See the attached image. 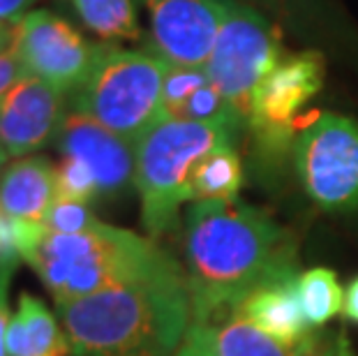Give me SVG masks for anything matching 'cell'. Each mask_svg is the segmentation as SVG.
Returning <instances> with one entry per match:
<instances>
[{
	"mask_svg": "<svg viewBox=\"0 0 358 356\" xmlns=\"http://www.w3.org/2000/svg\"><path fill=\"white\" fill-rule=\"evenodd\" d=\"M182 248L192 324L236 313L255 292L301 276L294 234L238 199L194 201Z\"/></svg>",
	"mask_w": 358,
	"mask_h": 356,
	"instance_id": "6da1fadb",
	"label": "cell"
},
{
	"mask_svg": "<svg viewBox=\"0 0 358 356\" xmlns=\"http://www.w3.org/2000/svg\"><path fill=\"white\" fill-rule=\"evenodd\" d=\"M72 356H176L192 327L185 269L56 303Z\"/></svg>",
	"mask_w": 358,
	"mask_h": 356,
	"instance_id": "7a4b0ae2",
	"label": "cell"
},
{
	"mask_svg": "<svg viewBox=\"0 0 358 356\" xmlns=\"http://www.w3.org/2000/svg\"><path fill=\"white\" fill-rule=\"evenodd\" d=\"M28 266L37 271L56 303L182 271L153 238L104 222L81 234L47 229Z\"/></svg>",
	"mask_w": 358,
	"mask_h": 356,
	"instance_id": "3957f363",
	"label": "cell"
},
{
	"mask_svg": "<svg viewBox=\"0 0 358 356\" xmlns=\"http://www.w3.org/2000/svg\"><path fill=\"white\" fill-rule=\"evenodd\" d=\"M245 130L236 120L194 123L164 116L136 141L134 190L141 201V222L150 238H162L178 227L194 166L220 146H236Z\"/></svg>",
	"mask_w": 358,
	"mask_h": 356,
	"instance_id": "277c9868",
	"label": "cell"
},
{
	"mask_svg": "<svg viewBox=\"0 0 358 356\" xmlns=\"http://www.w3.org/2000/svg\"><path fill=\"white\" fill-rule=\"evenodd\" d=\"M169 63L155 51L100 44L93 70L72 93V107L118 137L136 143L164 118V77Z\"/></svg>",
	"mask_w": 358,
	"mask_h": 356,
	"instance_id": "5b68a950",
	"label": "cell"
},
{
	"mask_svg": "<svg viewBox=\"0 0 358 356\" xmlns=\"http://www.w3.org/2000/svg\"><path fill=\"white\" fill-rule=\"evenodd\" d=\"M282 56L278 28L257 10L236 0H220V30L206 74L224 100L248 123L252 95Z\"/></svg>",
	"mask_w": 358,
	"mask_h": 356,
	"instance_id": "8992f818",
	"label": "cell"
},
{
	"mask_svg": "<svg viewBox=\"0 0 358 356\" xmlns=\"http://www.w3.org/2000/svg\"><path fill=\"white\" fill-rule=\"evenodd\" d=\"M324 88V58L317 51L285 56L259 81L245 130L262 164H280L292 153L303 111Z\"/></svg>",
	"mask_w": 358,
	"mask_h": 356,
	"instance_id": "52a82bcc",
	"label": "cell"
},
{
	"mask_svg": "<svg viewBox=\"0 0 358 356\" xmlns=\"http://www.w3.org/2000/svg\"><path fill=\"white\" fill-rule=\"evenodd\" d=\"M299 183L326 213H358V123L340 113H315L294 141Z\"/></svg>",
	"mask_w": 358,
	"mask_h": 356,
	"instance_id": "ba28073f",
	"label": "cell"
},
{
	"mask_svg": "<svg viewBox=\"0 0 358 356\" xmlns=\"http://www.w3.org/2000/svg\"><path fill=\"white\" fill-rule=\"evenodd\" d=\"M14 49L26 74L74 93L93 70L100 44H90L70 21L49 10H30L14 24Z\"/></svg>",
	"mask_w": 358,
	"mask_h": 356,
	"instance_id": "9c48e42d",
	"label": "cell"
},
{
	"mask_svg": "<svg viewBox=\"0 0 358 356\" xmlns=\"http://www.w3.org/2000/svg\"><path fill=\"white\" fill-rule=\"evenodd\" d=\"M153 51L178 67H206L220 30V0H143Z\"/></svg>",
	"mask_w": 358,
	"mask_h": 356,
	"instance_id": "30bf717a",
	"label": "cell"
},
{
	"mask_svg": "<svg viewBox=\"0 0 358 356\" xmlns=\"http://www.w3.org/2000/svg\"><path fill=\"white\" fill-rule=\"evenodd\" d=\"M60 155L77 157L93 171L100 199H116L134 185L136 143L118 137L79 111L65 113L56 134Z\"/></svg>",
	"mask_w": 358,
	"mask_h": 356,
	"instance_id": "8fae6325",
	"label": "cell"
},
{
	"mask_svg": "<svg viewBox=\"0 0 358 356\" xmlns=\"http://www.w3.org/2000/svg\"><path fill=\"white\" fill-rule=\"evenodd\" d=\"M63 95L51 83L26 74L0 100V143L10 157H26L56 139L65 120Z\"/></svg>",
	"mask_w": 358,
	"mask_h": 356,
	"instance_id": "7c38bea8",
	"label": "cell"
},
{
	"mask_svg": "<svg viewBox=\"0 0 358 356\" xmlns=\"http://www.w3.org/2000/svg\"><path fill=\"white\" fill-rule=\"evenodd\" d=\"M56 197V166L44 155L19 157L0 176V206L14 218L42 222Z\"/></svg>",
	"mask_w": 358,
	"mask_h": 356,
	"instance_id": "4fadbf2b",
	"label": "cell"
},
{
	"mask_svg": "<svg viewBox=\"0 0 358 356\" xmlns=\"http://www.w3.org/2000/svg\"><path fill=\"white\" fill-rule=\"evenodd\" d=\"M296 280L299 278L264 287L238 308L241 315L252 322L259 331L289 347H296L308 333H312L303 315Z\"/></svg>",
	"mask_w": 358,
	"mask_h": 356,
	"instance_id": "5bb4252c",
	"label": "cell"
},
{
	"mask_svg": "<svg viewBox=\"0 0 358 356\" xmlns=\"http://www.w3.org/2000/svg\"><path fill=\"white\" fill-rule=\"evenodd\" d=\"M70 340L56 315L35 294L21 292L7 329V356H67Z\"/></svg>",
	"mask_w": 358,
	"mask_h": 356,
	"instance_id": "9a60e30c",
	"label": "cell"
},
{
	"mask_svg": "<svg viewBox=\"0 0 358 356\" xmlns=\"http://www.w3.org/2000/svg\"><path fill=\"white\" fill-rule=\"evenodd\" d=\"M210 356H292L294 347L282 345L259 331L241 310L208 324H192L187 331Z\"/></svg>",
	"mask_w": 358,
	"mask_h": 356,
	"instance_id": "2e32d148",
	"label": "cell"
},
{
	"mask_svg": "<svg viewBox=\"0 0 358 356\" xmlns=\"http://www.w3.org/2000/svg\"><path fill=\"white\" fill-rule=\"evenodd\" d=\"M243 176L245 171H243V160L236 146H220L194 166L187 187V199L192 204L236 199L243 185Z\"/></svg>",
	"mask_w": 358,
	"mask_h": 356,
	"instance_id": "e0dca14e",
	"label": "cell"
},
{
	"mask_svg": "<svg viewBox=\"0 0 358 356\" xmlns=\"http://www.w3.org/2000/svg\"><path fill=\"white\" fill-rule=\"evenodd\" d=\"M104 42H132L141 37L134 0H63Z\"/></svg>",
	"mask_w": 358,
	"mask_h": 356,
	"instance_id": "ac0fdd59",
	"label": "cell"
},
{
	"mask_svg": "<svg viewBox=\"0 0 358 356\" xmlns=\"http://www.w3.org/2000/svg\"><path fill=\"white\" fill-rule=\"evenodd\" d=\"M296 290H299V301L310 329H322L342 313L345 290L335 271L324 266L303 271L296 280Z\"/></svg>",
	"mask_w": 358,
	"mask_h": 356,
	"instance_id": "d6986e66",
	"label": "cell"
},
{
	"mask_svg": "<svg viewBox=\"0 0 358 356\" xmlns=\"http://www.w3.org/2000/svg\"><path fill=\"white\" fill-rule=\"evenodd\" d=\"M208 74L206 67H178L169 65L164 77V90H162V102H164V116L176 118L180 109L185 107V102L199 90L203 83H208Z\"/></svg>",
	"mask_w": 358,
	"mask_h": 356,
	"instance_id": "ffe728a7",
	"label": "cell"
},
{
	"mask_svg": "<svg viewBox=\"0 0 358 356\" xmlns=\"http://www.w3.org/2000/svg\"><path fill=\"white\" fill-rule=\"evenodd\" d=\"M42 225L47 227L49 232H56V234H81V232H90V229H95V227H100L102 220L90 211L88 204L56 197V201L49 206Z\"/></svg>",
	"mask_w": 358,
	"mask_h": 356,
	"instance_id": "44dd1931",
	"label": "cell"
},
{
	"mask_svg": "<svg viewBox=\"0 0 358 356\" xmlns=\"http://www.w3.org/2000/svg\"><path fill=\"white\" fill-rule=\"evenodd\" d=\"M56 187L58 197H63V199H74L83 204L100 199V190H97L93 171L77 157L63 155V160L56 166Z\"/></svg>",
	"mask_w": 358,
	"mask_h": 356,
	"instance_id": "7402d4cb",
	"label": "cell"
},
{
	"mask_svg": "<svg viewBox=\"0 0 358 356\" xmlns=\"http://www.w3.org/2000/svg\"><path fill=\"white\" fill-rule=\"evenodd\" d=\"M292 356H354V347L345 329H331L308 333Z\"/></svg>",
	"mask_w": 358,
	"mask_h": 356,
	"instance_id": "603a6c76",
	"label": "cell"
},
{
	"mask_svg": "<svg viewBox=\"0 0 358 356\" xmlns=\"http://www.w3.org/2000/svg\"><path fill=\"white\" fill-rule=\"evenodd\" d=\"M26 77V67L21 63V58L14 49V42L0 49V100L10 93V88L19 79Z\"/></svg>",
	"mask_w": 358,
	"mask_h": 356,
	"instance_id": "cb8c5ba5",
	"label": "cell"
},
{
	"mask_svg": "<svg viewBox=\"0 0 358 356\" xmlns=\"http://www.w3.org/2000/svg\"><path fill=\"white\" fill-rule=\"evenodd\" d=\"M14 266H0V356H7V329H10V285Z\"/></svg>",
	"mask_w": 358,
	"mask_h": 356,
	"instance_id": "d4e9b609",
	"label": "cell"
},
{
	"mask_svg": "<svg viewBox=\"0 0 358 356\" xmlns=\"http://www.w3.org/2000/svg\"><path fill=\"white\" fill-rule=\"evenodd\" d=\"M35 3L37 0H0V24H17Z\"/></svg>",
	"mask_w": 358,
	"mask_h": 356,
	"instance_id": "484cf974",
	"label": "cell"
},
{
	"mask_svg": "<svg viewBox=\"0 0 358 356\" xmlns=\"http://www.w3.org/2000/svg\"><path fill=\"white\" fill-rule=\"evenodd\" d=\"M342 315H345L349 322L358 324V276L349 283V287L345 290V306H342Z\"/></svg>",
	"mask_w": 358,
	"mask_h": 356,
	"instance_id": "4316f807",
	"label": "cell"
},
{
	"mask_svg": "<svg viewBox=\"0 0 358 356\" xmlns=\"http://www.w3.org/2000/svg\"><path fill=\"white\" fill-rule=\"evenodd\" d=\"M176 356H210L208 352L203 350V347L196 343V340L192 338V336H187L185 338V343L180 345V350H178V354Z\"/></svg>",
	"mask_w": 358,
	"mask_h": 356,
	"instance_id": "83f0119b",
	"label": "cell"
},
{
	"mask_svg": "<svg viewBox=\"0 0 358 356\" xmlns=\"http://www.w3.org/2000/svg\"><path fill=\"white\" fill-rule=\"evenodd\" d=\"M7 157H10V153H7V150H5V146H3V143H0V176H3V171L7 169Z\"/></svg>",
	"mask_w": 358,
	"mask_h": 356,
	"instance_id": "f1b7e54d",
	"label": "cell"
},
{
	"mask_svg": "<svg viewBox=\"0 0 358 356\" xmlns=\"http://www.w3.org/2000/svg\"><path fill=\"white\" fill-rule=\"evenodd\" d=\"M0 262H3V241H0Z\"/></svg>",
	"mask_w": 358,
	"mask_h": 356,
	"instance_id": "f546056e",
	"label": "cell"
}]
</instances>
